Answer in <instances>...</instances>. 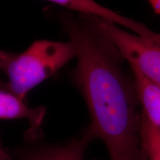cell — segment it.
I'll return each mask as SVG.
<instances>
[{
  "mask_svg": "<svg viewBox=\"0 0 160 160\" xmlns=\"http://www.w3.org/2000/svg\"><path fill=\"white\" fill-rule=\"evenodd\" d=\"M60 22L76 49L72 82L88 108V128L103 142L111 160H135L140 146V120L134 83L128 79L117 50L82 19L62 13Z\"/></svg>",
  "mask_w": 160,
  "mask_h": 160,
  "instance_id": "6da1fadb",
  "label": "cell"
},
{
  "mask_svg": "<svg viewBox=\"0 0 160 160\" xmlns=\"http://www.w3.org/2000/svg\"><path fill=\"white\" fill-rule=\"evenodd\" d=\"M76 57V49L67 42L38 40L20 53L0 51V71L8 77V92L22 100L37 87Z\"/></svg>",
  "mask_w": 160,
  "mask_h": 160,
  "instance_id": "7a4b0ae2",
  "label": "cell"
},
{
  "mask_svg": "<svg viewBox=\"0 0 160 160\" xmlns=\"http://www.w3.org/2000/svg\"><path fill=\"white\" fill-rule=\"evenodd\" d=\"M79 19L113 45L131 68L160 87V44L95 17L80 14Z\"/></svg>",
  "mask_w": 160,
  "mask_h": 160,
  "instance_id": "3957f363",
  "label": "cell"
},
{
  "mask_svg": "<svg viewBox=\"0 0 160 160\" xmlns=\"http://www.w3.org/2000/svg\"><path fill=\"white\" fill-rule=\"evenodd\" d=\"M54 5H57L65 8L79 12L81 15L92 16L108 22L119 27L126 28L134 33V34L139 36L153 42L160 44V34L151 31L147 26L143 24L129 19L119 13L111 11L104 6L99 5L91 0H53L50 1Z\"/></svg>",
  "mask_w": 160,
  "mask_h": 160,
  "instance_id": "277c9868",
  "label": "cell"
},
{
  "mask_svg": "<svg viewBox=\"0 0 160 160\" xmlns=\"http://www.w3.org/2000/svg\"><path fill=\"white\" fill-rule=\"evenodd\" d=\"M94 137L88 128L65 145H42L24 153L20 160H83L86 148Z\"/></svg>",
  "mask_w": 160,
  "mask_h": 160,
  "instance_id": "5b68a950",
  "label": "cell"
},
{
  "mask_svg": "<svg viewBox=\"0 0 160 160\" xmlns=\"http://www.w3.org/2000/svg\"><path fill=\"white\" fill-rule=\"evenodd\" d=\"M137 99L142 108V115L160 131V87L132 68Z\"/></svg>",
  "mask_w": 160,
  "mask_h": 160,
  "instance_id": "8992f818",
  "label": "cell"
},
{
  "mask_svg": "<svg viewBox=\"0 0 160 160\" xmlns=\"http://www.w3.org/2000/svg\"><path fill=\"white\" fill-rule=\"evenodd\" d=\"M139 137L140 146L147 160H160V131L152 126L142 113Z\"/></svg>",
  "mask_w": 160,
  "mask_h": 160,
  "instance_id": "52a82bcc",
  "label": "cell"
},
{
  "mask_svg": "<svg viewBox=\"0 0 160 160\" xmlns=\"http://www.w3.org/2000/svg\"><path fill=\"white\" fill-rule=\"evenodd\" d=\"M0 160H14L4 148L1 141H0Z\"/></svg>",
  "mask_w": 160,
  "mask_h": 160,
  "instance_id": "ba28073f",
  "label": "cell"
},
{
  "mask_svg": "<svg viewBox=\"0 0 160 160\" xmlns=\"http://www.w3.org/2000/svg\"><path fill=\"white\" fill-rule=\"evenodd\" d=\"M149 4L155 13L160 16V0H151L149 1Z\"/></svg>",
  "mask_w": 160,
  "mask_h": 160,
  "instance_id": "9c48e42d",
  "label": "cell"
},
{
  "mask_svg": "<svg viewBox=\"0 0 160 160\" xmlns=\"http://www.w3.org/2000/svg\"><path fill=\"white\" fill-rule=\"evenodd\" d=\"M135 160H147V158H146L145 153H144V152L142 150V148L140 149L139 152L138 153L137 157H136Z\"/></svg>",
  "mask_w": 160,
  "mask_h": 160,
  "instance_id": "30bf717a",
  "label": "cell"
}]
</instances>
